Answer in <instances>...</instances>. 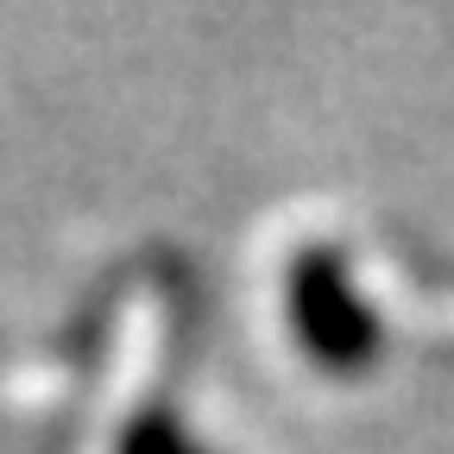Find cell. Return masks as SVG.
Here are the masks:
<instances>
[{
  "label": "cell",
  "instance_id": "cell-1",
  "mask_svg": "<svg viewBox=\"0 0 454 454\" xmlns=\"http://www.w3.org/2000/svg\"><path fill=\"white\" fill-rule=\"evenodd\" d=\"M348 303V297H340L334 291V284H328V271H297V303ZM316 348H322V360H334V366H366L372 360V322H366V309H334V328H322V340H316Z\"/></svg>",
  "mask_w": 454,
  "mask_h": 454
}]
</instances>
